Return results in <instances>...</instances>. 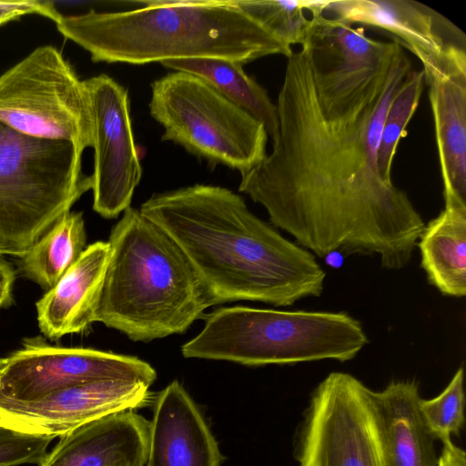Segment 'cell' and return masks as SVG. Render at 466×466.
Here are the masks:
<instances>
[{"label": "cell", "instance_id": "6da1fadb", "mask_svg": "<svg viewBox=\"0 0 466 466\" xmlns=\"http://www.w3.org/2000/svg\"><path fill=\"white\" fill-rule=\"evenodd\" d=\"M412 65L402 47L368 72L339 77L316 69L301 46L286 66L269 155L241 175L238 190L271 224L319 258L378 255L399 270L425 223L408 195L379 173L386 98Z\"/></svg>", "mask_w": 466, "mask_h": 466}, {"label": "cell", "instance_id": "7a4b0ae2", "mask_svg": "<svg viewBox=\"0 0 466 466\" xmlns=\"http://www.w3.org/2000/svg\"><path fill=\"white\" fill-rule=\"evenodd\" d=\"M139 210L181 248L215 305L287 307L323 292L326 272L315 256L226 187L195 184L156 193Z\"/></svg>", "mask_w": 466, "mask_h": 466}, {"label": "cell", "instance_id": "3957f363", "mask_svg": "<svg viewBox=\"0 0 466 466\" xmlns=\"http://www.w3.org/2000/svg\"><path fill=\"white\" fill-rule=\"evenodd\" d=\"M56 25L94 62L145 65L219 58L245 65L293 53L234 0L138 1L130 10L62 15Z\"/></svg>", "mask_w": 466, "mask_h": 466}, {"label": "cell", "instance_id": "277c9868", "mask_svg": "<svg viewBox=\"0 0 466 466\" xmlns=\"http://www.w3.org/2000/svg\"><path fill=\"white\" fill-rule=\"evenodd\" d=\"M108 243L95 322L150 341L183 333L215 305L181 248L139 209L123 212Z\"/></svg>", "mask_w": 466, "mask_h": 466}, {"label": "cell", "instance_id": "5b68a950", "mask_svg": "<svg viewBox=\"0 0 466 466\" xmlns=\"http://www.w3.org/2000/svg\"><path fill=\"white\" fill-rule=\"evenodd\" d=\"M369 343L361 323L344 311L279 310L244 306L208 314L183 344L185 358L247 366L354 359Z\"/></svg>", "mask_w": 466, "mask_h": 466}, {"label": "cell", "instance_id": "8992f818", "mask_svg": "<svg viewBox=\"0 0 466 466\" xmlns=\"http://www.w3.org/2000/svg\"><path fill=\"white\" fill-rule=\"evenodd\" d=\"M82 154L70 141L27 136L0 122L2 255H24L91 189Z\"/></svg>", "mask_w": 466, "mask_h": 466}, {"label": "cell", "instance_id": "52a82bcc", "mask_svg": "<svg viewBox=\"0 0 466 466\" xmlns=\"http://www.w3.org/2000/svg\"><path fill=\"white\" fill-rule=\"evenodd\" d=\"M149 112L163 140L212 166L243 175L267 156L264 125L194 75L174 71L155 80Z\"/></svg>", "mask_w": 466, "mask_h": 466}, {"label": "cell", "instance_id": "ba28073f", "mask_svg": "<svg viewBox=\"0 0 466 466\" xmlns=\"http://www.w3.org/2000/svg\"><path fill=\"white\" fill-rule=\"evenodd\" d=\"M0 122L27 136L91 147L87 92L60 50L41 46L0 75Z\"/></svg>", "mask_w": 466, "mask_h": 466}, {"label": "cell", "instance_id": "9c48e42d", "mask_svg": "<svg viewBox=\"0 0 466 466\" xmlns=\"http://www.w3.org/2000/svg\"><path fill=\"white\" fill-rule=\"evenodd\" d=\"M299 466H385L375 391L333 371L313 390L296 435Z\"/></svg>", "mask_w": 466, "mask_h": 466}, {"label": "cell", "instance_id": "30bf717a", "mask_svg": "<svg viewBox=\"0 0 466 466\" xmlns=\"http://www.w3.org/2000/svg\"><path fill=\"white\" fill-rule=\"evenodd\" d=\"M116 379L137 380L151 386L157 372L137 357L51 346L40 337L30 338L7 357L0 377V400L31 401L65 388Z\"/></svg>", "mask_w": 466, "mask_h": 466}, {"label": "cell", "instance_id": "8fae6325", "mask_svg": "<svg viewBox=\"0 0 466 466\" xmlns=\"http://www.w3.org/2000/svg\"><path fill=\"white\" fill-rule=\"evenodd\" d=\"M93 129V209L106 218L130 207L142 177L127 90L107 75L84 80Z\"/></svg>", "mask_w": 466, "mask_h": 466}, {"label": "cell", "instance_id": "7c38bea8", "mask_svg": "<svg viewBox=\"0 0 466 466\" xmlns=\"http://www.w3.org/2000/svg\"><path fill=\"white\" fill-rule=\"evenodd\" d=\"M149 385L137 380H105L65 388L31 401L0 400V426L57 437L100 418L143 406Z\"/></svg>", "mask_w": 466, "mask_h": 466}, {"label": "cell", "instance_id": "4fadbf2b", "mask_svg": "<svg viewBox=\"0 0 466 466\" xmlns=\"http://www.w3.org/2000/svg\"><path fill=\"white\" fill-rule=\"evenodd\" d=\"M434 122L444 207L466 209V48L454 46L424 66Z\"/></svg>", "mask_w": 466, "mask_h": 466}, {"label": "cell", "instance_id": "5bb4252c", "mask_svg": "<svg viewBox=\"0 0 466 466\" xmlns=\"http://www.w3.org/2000/svg\"><path fill=\"white\" fill-rule=\"evenodd\" d=\"M350 25L387 31L423 66L438 63L452 46L466 48V35L431 7L411 0L326 1L324 14Z\"/></svg>", "mask_w": 466, "mask_h": 466}, {"label": "cell", "instance_id": "9a60e30c", "mask_svg": "<svg viewBox=\"0 0 466 466\" xmlns=\"http://www.w3.org/2000/svg\"><path fill=\"white\" fill-rule=\"evenodd\" d=\"M146 466H220L218 442L199 408L177 381L161 390L149 421Z\"/></svg>", "mask_w": 466, "mask_h": 466}, {"label": "cell", "instance_id": "2e32d148", "mask_svg": "<svg viewBox=\"0 0 466 466\" xmlns=\"http://www.w3.org/2000/svg\"><path fill=\"white\" fill-rule=\"evenodd\" d=\"M150 422L126 410L62 436L40 466H146Z\"/></svg>", "mask_w": 466, "mask_h": 466}, {"label": "cell", "instance_id": "e0dca14e", "mask_svg": "<svg viewBox=\"0 0 466 466\" xmlns=\"http://www.w3.org/2000/svg\"><path fill=\"white\" fill-rule=\"evenodd\" d=\"M108 241L87 246L57 283L35 303L42 334L58 340L86 331L95 322L109 258Z\"/></svg>", "mask_w": 466, "mask_h": 466}, {"label": "cell", "instance_id": "ac0fdd59", "mask_svg": "<svg viewBox=\"0 0 466 466\" xmlns=\"http://www.w3.org/2000/svg\"><path fill=\"white\" fill-rule=\"evenodd\" d=\"M385 466H437L435 438L419 410L415 380H392L375 391Z\"/></svg>", "mask_w": 466, "mask_h": 466}, {"label": "cell", "instance_id": "d6986e66", "mask_svg": "<svg viewBox=\"0 0 466 466\" xmlns=\"http://www.w3.org/2000/svg\"><path fill=\"white\" fill-rule=\"evenodd\" d=\"M420 265L442 295H466V209L444 207L425 224L417 242Z\"/></svg>", "mask_w": 466, "mask_h": 466}, {"label": "cell", "instance_id": "ffe728a7", "mask_svg": "<svg viewBox=\"0 0 466 466\" xmlns=\"http://www.w3.org/2000/svg\"><path fill=\"white\" fill-rule=\"evenodd\" d=\"M161 65L173 71L199 77L228 100L259 120L272 143L278 139L277 106L266 89L247 75L240 63L219 58H200L165 61Z\"/></svg>", "mask_w": 466, "mask_h": 466}, {"label": "cell", "instance_id": "44dd1931", "mask_svg": "<svg viewBox=\"0 0 466 466\" xmlns=\"http://www.w3.org/2000/svg\"><path fill=\"white\" fill-rule=\"evenodd\" d=\"M86 243L82 213L70 210L18 258V270L47 291L78 259Z\"/></svg>", "mask_w": 466, "mask_h": 466}, {"label": "cell", "instance_id": "7402d4cb", "mask_svg": "<svg viewBox=\"0 0 466 466\" xmlns=\"http://www.w3.org/2000/svg\"><path fill=\"white\" fill-rule=\"evenodd\" d=\"M424 73L412 70L392 98L385 118L377 154L380 175L391 180V167L399 141L407 135L406 127L416 111L423 90Z\"/></svg>", "mask_w": 466, "mask_h": 466}, {"label": "cell", "instance_id": "603a6c76", "mask_svg": "<svg viewBox=\"0 0 466 466\" xmlns=\"http://www.w3.org/2000/svg\"><path fill=\"white\" fill-rule=\"evenodd\" d=\"M248 15L289 46L302 45L310 19L302 0H234Z\"/></svg>", "mask_w": 466, "mask_h": 466}, {"label": "cell", "instance_id": "cb8c5ba5", "mask_svg": "<svg viewBox=\"0 0 466 466\" xmlns=\"http://www.w3.org/2000/svg\"><path fill=\"white\" fill-rule=\"evenodd\" d=\"M464 370H457L446 388L436 397L420 398L419 410L424 424L441 443L458 436L464 424Z\"/></svg>", "mask_w": 466, "mask_h": 466}, {"label": "cell", "instance_id": "d4e9b609", "mask_svg": "<svg viewBox=\"0 0 466 466\" xmlns=\"http://www.w3.org/2000/svg\"><path fill=\"white\" fill-rule=\"evenodd\" d=\"M54 437L20 432L0 426V466L41 465Z\"/></svg>", "mask_w": 466, "mask_h": 466}, {"label": "cell", "instance_id": "484cf974", "mask_svg": "<svg viewBox=\"0 0 466 466\" xmlns=\"http://www.w3.org/2000/svg\"><path fill=\"white\" fill-rule=\"evenodd\" d=\"M37 14L56 23L62 15L53 3L44 1H0V27L27 15Z\"/></svg>", "mask_w": 466, "mask_h": 466}, {"label": "cell", "instance_id": "4316f807", "mask_svg": "<svg viewBox=\"0 0 466 466\" xmlns=\"http://www.w3.org/2000/svg\"><path fill=\"white\" fill-rule=\"evenodd\" d=\"M15 271L12 265L0 254V309L13 304V287Z\"/></svg>", "mask_w": 466, "mask_h": 466}, {"label": "cell", "instance_id": "83f0119b", "mask_svg": "<svg viewBox=\"0 0 466 466\" xmlns=\"http://www.w3.org/2000/svg\"><path fill=\"white\" fill-rule=\"evenodd\" d=\"M437 466H466L464 450L455 445L452 441L442 443Z\"/></svg>", "mask_w": 466, "mask_h": 466}, {"label": "cell", "instance_id": "f1b7e54d", "mask_svg": "<svg viewBox=\"0 0 466 466\" xmlns=\"http://www.w3.org/2000/svg\"><path fill=\"white\" fill-rule=\"evenodd\" d=\"M7 363V358H0V377Z\"/></svg>", "mask_w": 466, "mask_h": 466}, {"label": "cell", "instance_id": "f546056e", "mask_svg": "<svg viewBox=\"0 0 466 466\" xmlns=\"http://www.w3.org/2000/svg\"><path fill=\"white\" fill-rule=\"evenodd\" d=\"M0 254H1V252H0ZM1 255H2V254H1Z\"/></svg>", "mask_w": 466, "mask_h": 466}]
</instances>
